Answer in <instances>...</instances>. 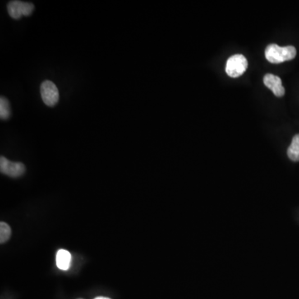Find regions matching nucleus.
<instances>
[{
	"label": "nucleus",
	"mask_w": 299,
	"mask_h": 299,
	"mask_svg": "<svg viewBox=\"0 0 299 299\" xmlns=\"http://www.w3.org/2000/svg\"><path fill=\"white\" fill-rule=\"evenodd\" d=\"M297 50L293 46L280 47L277 44H269L265 49V57L271 63H281L292 60L296 57Z\"/></svg>",
	"instance_id": "1"
},
{
	"label": "nucleus",
	"mask_w": 299,
	"mask_h": 299,
	"mask_svg": "<svg viewBox=\"0 0 299 299\" xmlns=\"http://www.w3.org/2000/svg\"><path fill=\"white\" fill-rule=\"evenodd\" d=\"M248 67V61L244 55L236 54L229 58L226 71L231 78H239L245 73Z\"/></svg>",
	"instance_id": "2"
},
{
	"label": "nucleus",
	"mask_w": 299,
	"mask_h": 299,
	"mask_svg": "<svg viewBox=\"0 0 299 299\" xmlns=\"http://www.w3.org/2000/svg\"><path fill=\"white\" fill-rule=\"evenodd\" d=\"M34 10V5L32 3L23 2L19 0L10 1L8 5V12L11 18L21 19L23 16H29Z\"/></svg>",
	"instance_id": "3"
},
{
	"label": "nucleus",
	"mask_w": 299,
	"mask_h": 299,
	"mask_svg": "<svg viewBox=\"0 0 299 299\" xmlns=\"http://www.w3.org/2000/svg\"><path fill=\"white\" fill-rule=\"evenodd\" d=\"M41 96L43 102L48 107H53L59 100V93L57 86L52 82H43L40 88Z\"/></svg>",
	"instance_id": "4"
},
{
	"label": "nucleus",
	"mask_w": 299,
	"mask_h": 299,
	"mask_svg": "<svg viewBox=\"0 0 299 299\" xmlns=\"http://www.w3.org/2000/svg\"><path fill=\"white\" fill-rule=\"evenodd\" d=\"M25 166L21 162H10L5 157L0 158V171L6 176L16 178L23 176L25 173Z\"/></svg>",
	"instance_id": "5"
},
{
	"label": "nucleus",
	"mask_w": 299,
	"mask_h": 299,
	"mask_svg": "<svg viewBox=\"0 0 299 299\" xmlns=\"http://www.w3.org/2000/svg\"><path fill=\"white\" fill-rule=\"evenodd\" d=\"M264 85L269 88L276 97H282L285 94V89L282 84V80L278 76L273 74H266L264 78Z\"/></svg>",
	"instance_id": "6"
},
{
	"label": "nucleus",
	"mask_w": 299,
	"mask_h": 299,
	"mask_svg": "<svg viewBox=\"0 0 299 299\" xmlns=\"http://www.w3.org/2000/svg\"><path fill=\"white\" fill-rule=\"evenodd\" d=\"M71 255L66 249H59L56 254V264L60 270H68L71 267Z\"/></svg>",
	"instance_id": "7"
},
{
	"label": "nucleus",
	"mask_w": 299,
	"mask_h": 299,
	"mask_svg": "<svg viewBox=\"0 0 299 299\" xmlns=\"http://www.w3.org/2000/svg\"><path fill=\"white\" fill-rule=\"evenodd\" d=\"M287 156L292 162H299V135L292 138V143L287 149Z\"/></svg>",
	"instance_id": "8"
},
{
	"label": "nucleus",
	"mask_w": 299,
	"mask_h": 299,
	"mask_svg": "<svg viewBox=\"0 0 299 299\" xmlns=\"http://www.w3.org/2000/svg\"><path fill=\"white\" fill-rule=\"evenodd\" d=\"M11 116L10 102L8 99L1 97L0 98V117L2 120H7Z\"/></svg>",
	"instance_id": "9"
},
{
	"label": "nucleus",
	"mask_w": 299,
	"mask_h": 299,
	"mask_svg": "<svg viewBox=\"0 0 299 299\" xmlns=\"http://www.w3.org/2000/svg\"><path fill=\"white\" fill-rule=\"evenodd\" d=\"M11 236V228L8 223L5 222L0 223V243L5 244L10 240Z\"/></svg>",
	"instance_id": "10"
},
{
	"label": "nucleus",
	"mask_w": 299,
	"mask_h": 299,
	"mask_svg": "<svg viewBox=\"0 0 299 299\" xmlns=\"http://www.w3.org/2000/svg\"><path fill=\"white\" fill-rule=\"evenodd\" d=\"M94 299H111L109 298V297H95V298Z\"/></svg>",
	"instance_id": "11"
}]
</instances>
